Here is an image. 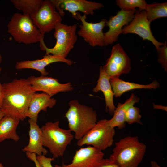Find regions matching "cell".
Here are the masks:
<instances>
[{
	"mask_svg": "<svg viewBox=\"0 0 167 167\" xmlns=\"http://www.w3.org/2000/svg\"><path fill=\"white\" fill-rule=\"evenodd\" d=\"M4 95L1 109L6 115L23 121L27 113L32 97L35 92L28 79H15L2 84Z\"/></svg>",
	"mask_w": 167,
	"mask_h": 167,
	"instance_id": "6da1fadb",
	"label": "cell"
},
{
	"mask_svg": "<svg viewBox=\"0 0 167 167\" xmlns=\"http://www.w3.org/2000/svg\"><path fill=\"white\" fill-rule=\"evenodd\" d=\"M147 149L137 136H127L115 143L109 158L119 167H138Z\"/></svg>",
	"mask_w": 167,
	"mask_h": 167,
	"instance_id": "7a4b0ae2",
	"label": "cell"
},
{
	"mask_svg": "<svg viewBox=\"0 0 167 167\" xmlns=\"http://www.w3.org/2000/svg\"><path fill=\"white\" fill-rule=\"evenodd\" d=\"M69 105L65 117L68 122L69 129L74 132V138L78 140L97 122V113L92 108L81 104L76 100L70 101Z\"/></svg>",
	"mask_w": 167,
	"mask_h": 167,
	"instance_id": "3957f363",
	"label": "cell"
},
{
	"mask_svg": "<svg viewBox=\"0 0 167 167\" xmlns=\"http://www.w3.org/2000/svg\"><path fill=\"white\" fill-rule=\"evenodd\" d=\"M60 122H49L41 128L43 146L48 148L54 158L62 156L74 137L69 129L59 126Z\"/></svg>",
	"mask_w": 167,
	"mask_h": 167,
	"instance_id": "277c9868",
	"label": "cell"
},
{
	"mask_svg": "<svg viewBox=\"0 0 167 167\" xmlns=\"http://www.w3.org/2000/svg\"><path fill=\"white\" fill-rule=\"evenodd\" d=\"M7 27L8 32L18 43L29 44L41 40V32L29 15L14 13Z\"/></svg>",
	"mask_w": 167,
	"mask_h": 167,
	"instance_id": "5b68a950",
	"label": "cell"
},
{
	"mask_svg": "<svg viewBox=\"0 0 167 167\" xmlns=\"http://www.w3.org/2000/svg\"><path fill=\"white\" fill-rule=\"evenodd\" d=\"M77 25L76 24L67 25L62 23L58 24L55 28L54 36L56 43L52 48H48L44 41L40 42V49L45 51V54H51L66 58L74 48L77 36L76 34Z\"/></svg>",
	"mask_w": 167,
	"mask_h": 167,
	"instance_id": "8992f818",
	"label": "cell"
},
{
	"mask_svg": "<svg viewBox=\"0 0 167 167\" xmlns=\"http://www.w3.org/2000/svg\"><path fill=\"white\" fill-rule=\"evenodd\" d=\"M108 120L103 119L97 121L83 137L77 140L78 146H91L102 151L112 146L115 131L114 128L109 125Z\"/></svg>",
	"mask_w": 167,
	"mask_h": 167,
	"instance_id": "52a82bcc",
	"label": "cell"
},
{
	"mask_svg": "<svg viewBox=\"0 0 167 167\" xmlns=\"http://www.w3.org/2000/svg\"><path fill=\"white\" fill-rule=\"evenodd\" d=\"M30 16L41 32V41L44 40L45 33L50 32L62 21V17L50 0H43L40 8Z\"/></svg>",
	"mask_w": 167,
	"mask_h": 167,
	"instance_id": "ba28073f",
	"label": "cell"
},
{
	"mask_svg": "<svg viewBox=\"0 0 167 167\" xmlns=\"http://www.w3.org/2000/svg\"><path fill=\"white\" fill-rule=\"evenodd\" d=\"M77 15L79 20L82 23L79 25L80 28L77 32L79 36L92 47L104 46L105 37L103 29L106 26L107 20L103 19L99 22L90 23L86 20V15H82L77 12Z\"/></svg>",
	"mask_w": 167,
	"mask_h": 167,
	"instance_id": "9c48e42d",
	"label": "cell"
},
{
	"mask_svg": "<svg viewBox=\"0 0 167 167\" xmlns=\"http://www.w3.org/2000/svg\"><path fill=\"white\" fill-rule=\"evenodd\" d=\"M58 12L62 17L64 16V10L70 12L72 17L79 20L77 13L80 11L84 15H93L95 11L104 7L99 2L86 0H50Z\"/></svg>",
	"mask_w": 167,
	"mask_h": 167,
	"instance_id": "30bf717a",
	"label": "cell"
},
{
	"mask_svg": "<svg viewBox=\"0 0 167 167\" xmlns=\"http://www.w3.org/2000/svg\"><path fill=\"white\" fill-rule=\"evenodd\" d=\"M131 61L123 48L119 43L114 45L110 55L103 67L110 78L119 77L127 74L131 69Z\"/></svg>",
	"mask_w": 167,
	"mask_h": 167,
	"instance_id": "8fae6325",
	"label": "cell"
},
{
	"mask_svg": "<svg viewBox=\"0 0 167 167\" xmlns=\"http://www.w3.org/2000/svg\"><path fill=\"white\" fill-rule=\"evenodd\" d=\"M150 24V22L147 18L146 11H136L132 21L123 27L122 33L136 34L143 40L150 41L158 52L164 43L158 41L154 37L152 32Z\"/></svg>",
	"mask_w": 167,
	"mask_h": 167,
	"instance_id": "7c38bea8",
	"label": "cell"
},
{
	"mask_svg": "<svg viewBox=\"0 0 167 167\" xmlns=\"http://www.w3.org/2000/svg\"><path fill=\"white\" fill-rule=\"evenodd\" d=\"M136 10H121L116 15L110 16L107 21L106 26L109 30L104 33L105 46L112 44L118 40L120 34L122 33L124 26L127 25L133 19Z\"/></svg>",
	"mask_w": 167,
	"mask_h": 167,
	"instance_id": "4fadbf2b",
	"label": "cell"
},
{
	"mask_svg": "<svg viewBox=\"0 0 167 167\" xmlns=\"http://www.w3.org/2000/svg\"><path fill=\"white\" fill-rule=\"evenodd\" d=\"M27 79L35 92L42 91L51 97L59 92L72 91L74 89L71 82L61 84L57 79L51 77L33 75Z\"/></svg>",
	"mask_w": 167,
	"mask_h": 167,
	"instance_id": "5bb4252c",
	"label": "cell"
},
{
	"mask_svg": "<svg viewBox=\"0 0 167 167\" xmlns=\"http://www.w3.org/2000/svg\"><path fill=\"white\" fill-rule=\"evenodd\" d=\"M104 155L102 151L92 146L82 148L76 151L70 163H63L61 167H94Z\"/></svg>",
	"mask_w": 167,
	"mask_h": 167,
	"instance_id": "9a60e30c",
	"label": "cell"
},
{
	"mask_svg": "<svg viewBox=\"0 0 167 167\" xmlns=\"http://www.w3.org/2000/svg\"><path fill=\"white\" fill-rule=\"evenodd\" d=\"M58 62H64L69 66H71L72 61L64 57L50 54H45L41 59L33 60H26L17 62L15 65L16 69H32L39 71L41 75L46 76L49 74L45 67L49 65Z\"/></svg>",
	"mask_w": 167,
	"mask_h": 167,
	"instance_id": "2e32d148",
	"label": "cell"
},
{
	"mask_svg": "<svg viewBox=\"0 0 167 167\" xmlns=\"http://www.w3.org/2000/svg\"><path fill=\"white\" fill-rule=\"evenodd\" d=\"M56 100L45 93H34L31 100L27 117L37 122L38 114L41 111L46 112L48 108H52L56 105Z\"/></svg>",
	"mask_w": 167,
	"mask_h": 167,
	"instance_id": "e0dca14e",
	"label": "cell"
},
{
	"mask_svg": "<svg viewBox=\"0 0 167 167\" xmlns=\"http://www.w3.org/2000/svg\"><path fill=\"white\" fill-rule=\"evenodd\" d=\"M110 78L107 74L103 67H100V74L97 84L93 88V91L97 93L101 91L104 96L106 105V110L113 115L116 107L113 102L114 96L110 83Z\"/></svg>",
	"mask_w": 167,
	"mask_h": 167,
	"instance_id": "ac0fdd59",
	"label": "cell"
},
{
	"mask_svg": "<svg viewBox=\"0 0 167 167\" xmlns=\"http://www.w3.org/2000/svg\"><path fill=\"white\" fill-rule=\"evenodd\" d=\"M28 122L30 125L29 131V142L28 145L23 148V152H28L37 154L38 156H45L48 151L43 147L42 135L41 128L37 122L29 119Z\"/></svg>",
	"mask_w": 167,
	"mask_h": 167,
	"instance_id": "d6986e66",
	"label": "cell"
},
{
	"mask_svg": "<svg viewBox=\"0 0 167 167\" xmlns=\"http://www.w3.org/2000/svg\"><path fill=\"white\" fill-rule=\"evenodd\" d=\"M110 83L116 97H120L123 93L131 90L139 89H156L160 86L159 82L154 80L149 84H141L134 83L125 81L119 77L110 78Z\"/></svg>",
	"mask_w": 167,
	"mask_h": 167,
	"instance_id": "ffe728a7",
	"label": "cell"
},
{
	"mask_svg": "<svg viewBox=\"0 0 167 167\" xmlns=\"http://www.w3.org/2000/svg\"><path fill=\"white\" fill-rule=\"evenodd\" d=\"M139 98L132 93L130 98L124 103H118L113 117L108 120L109 125L114 128L116 127L119 129L124 128L126 125L124 117L127 110L130 106L139 102Z\"/></svg>",
	"mask_w": 167,
	"mask_h": 167,
	"instance_id": "44dd1931",
	"label": "cell"
},
{
	"mask_svg": "<svg viewBox=\"0 0 167 167\" xmlns=\"http://www.w3.org/2000/svg\"><path fill=\"white\" fill-rule=\"evenodd\" d=\"M20 120L11 116L5 115L0 121V143L7 139L18 141L20 138L16 132Z\"/></svg>",
	"mask_w": 167,
	"mask_h": 167,
	"instance_id": "7402d4cb",
	"label": "cell"
},
{
	"mask_svg": "<svg viewBox=\"0 0 167 167\" xmlns=\"http://www.w3.org/2000/svg\"><path fill=\"white\" fill-rule=\"evenodd\" d=\"M147 18L151 23L160 18L167 16V2L147 4L145 10Z\"/></svg>",
	"mask_w": 167,
	"mask_h": 167,
	"instance_id": "603a6c76",
	"label": "cell"
},
{
	"mask_svg": "<svg viewBox=\"0 0 167 167\" xmlns=\"http://www.w3.org/2000/svg\"><path fill=\"white\" fill-rule=\"evenodd\" d=\"M42 0H11V2L16 9L21 10L23 14L30 16L40 7Z\"/></svg>",
	"mask_w": 167,
	"mask_h": 167,
	"instance_id": "cb8c5ba5",
	"label": "cell"
},
{
	"mask_svg": "<svg viewBox=\"0 0 167 167\" xmlns=\"http://www.w3.org/2000/svg\"><path fill=\"white\" fill-rule=\"evenodd\" d=\"M144 0H118L116 4L121 10H130L139 8V11L145 10L147 5Z\"/></svg>",
	"mask_w": 167,
	"mask_h": 167,
	"instance_id": "d4e9b609",
	"label": "cell"
},
{
	"mask_svg": "<svg viewBox=\"0 0 167 167\" xmlns=\"http://www.w3.org/2000/svg\"><path fill=\"white\" fill-rule=\"evenodd\" d=\"M141 118L139 109L133 105L127 110L125 115L124 120L125 123L129 124L137 123L143 125L141 120Z\"/></svg>",
	"mask_w": 167,
	"mask_h": 167,
	"instance_id": "484cf974",
	"label": "cell"
},
{
	"mask_svg": "<svg viewBox=\"0 0 167 167\" xmlns=\"http://www.w3.org/2000/svg\"><path fill=\"white\" fill-rule=\"evenodd\" d=\"M164 45L161 47L158 52V62L162 66L164 70L166 71L167 70V45L165 41Z\"/></svg>",
	"mask_w": 167,
	"mask_h": 167,
	"instance_id": "4316f807",
	"label": "cell"
},
{
	"mask_svg": "<svg viewBox=\"0 0 167 167\" xmlns=\"http://www.w3.org/2000/svg\"><path fill=\"white\" fill-rule=\"evenodd\" d=\"M36 158L42 167H53L51 164V162L54 160L53 157H47L43 155L36 156ZM55 167H61L57 165Z\"/></svg>",
	"mask_w": 167,
	"mask_h": 167,
	"instance_id": "83f0119b",
	"label": "cell"
},
{
	"mask_svg": "<svg viewBox=\"0 0 167 167\" xmlns=\"http://www.w3.org/2000/svg\"><path fill=\"white\" fill-rule=\"evenodd\" d=\"M94 167H119L113 160L110 158L102 159Z\"/></svg>",
	"mask_w": 167,
	"mask_h": 167,
	"instance_id": "f1b7e54d",
	"label": "cell"
},
{
	"mask_svg": "<svg viewBox=\"0 0 167 167\" xmlns=\"http://www.w3.org/2000/svg\"><path fill=\"white\" fill-rule=\"evenodd\" d=\"M26 154L28 158L34 162L36 167H42L37 159L36 154L26 152Z\"/></svg>",
	"mask_w": 167,
	"mask_h": 167,
	"instance_id": "f546056e",
	"label": "cell"
},
{
	"mask_svg": "<svg viewBox=\"0 0 167 167\" xmlns=\"http://www.w3.org/2000/svg\"><path fill=\"white\" fill-rule=\"evenodd\" d=\"M2 68L0 66V74ZM4 95V91L2 84L0 82V109H1Z\"/></svg>",
	"mask_w": 167,
	"mask_h": 167,
	"instance_id": "4dcf8cb0",
	"label": "cell"
},
{
	"mask_svg": "<svg viewBox=\"0 0 167 167\" xmlns=\"http://www.w3.org/2000/svg\"><path fill=\"white\" fill-rule=\"evenodd\" d=\"M153 108L155 109H160L167 111V107L163 106L161 105H156L153 104Z\"/></svg>",
	"mask_w": 167,
	"mask_h": 167,
	"instance_id": "1f68e13d",
	"label": "cell"
},
{
	"mask_svg": "<svg viewBox=\"0 0 167 167\" xmlns=\"http://www.w3.org/2000/svg\"><path fill=\"white\" fill-rule=\"evenodd\" d=\"M151 167H161L160 166L158 163L154 161H151Z\"/></svg>",
	"mask_w": 167,
	"mask_h": 167,
	"instance_id": "d6a6232c",
	"label": "cell"
},
{
	"mask_svg": "<svg viewBox=\"0 0 167 167\" xmlns=\"http://www.w3.org/2000/svg\"><path fill=\"white\" fill-rule=\"evenodd\" d=\"M6 115L4 112L1 109H0V121Z\"/></svg>",
	"mask_w": 167,
	"mask_h": 167,
	"instance_id": "836d02e7",
	"label": "cell"
},
{
	"mask_svg": "<svg viewBox=\"0 0 167 167\" xmlns=\"http://www.w3.org/2000/svg\"><path fill=\"white\" fill-rule=\"evenodd\" d=\"M2 56H1V54H0V63L2 61Z\"/></svg>",
	"mask_w": 167,
	"mask_h": 167,
	"instance_id": "e575fe53",
	"label": "cell"
},
{
	"mask_svg": "<svg viewBox=\"0 0 167 167\" xmlns=\"http://www.w3.org/2000/svg\"><path fill=\"white\" fill-rule=\"evenodd\" d=\"M0 167H4L2 164L1 163H0Z\"/></svg>",
	"mask_w": 167,
	"mask_h": 167,
	"instance_id": "d590c367",
	"label": "cell"
}]
</instances>
